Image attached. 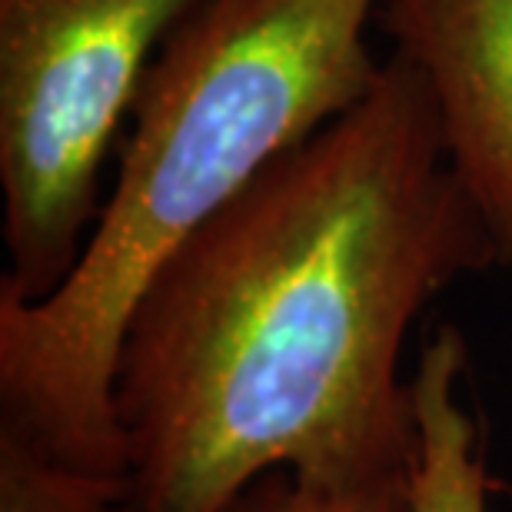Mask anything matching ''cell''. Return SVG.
Returning <instances> with one entry per match:
<instances>
[{
  "mask_svg": "<svg viewBox=\"0 0 512 512\" xmlns=\"http://www.w3.org/2000/svg\"><path fill=\"white\" fill-rule=\"evenodd\" d=\"M493 266L426 80L389 54L360 104L263 170L140 296L114 366L130 512H227L270 473L409 466L406 336Z\"/></svg>",
  "mask_w": 512,
  "mask_h": 512,
  "instance_id": "1",
  "label": "cell"
},
{
  "mask_svg": "<svg viewBox=\"0 0 512 512\" xmlns=\"http://www.w3.org/2000/svg\"><path fill=\"white\" fill-rule=\"evenodd\" d=\"M376 10L380 0H203L183 20L140 90L74 270L37 303L0 293V426L124 476L114 366L140 296L263 170L376 87Z\"/></svg>",
  "mask_w": 512,
  "mask_h": 512,
  "instance_id": "2",
  "label": "cell"
},
{
  "mask_svg": "<svg viewBox=\"0 0 512 512\" xmlns=\"http://www.w3.org/2000/svg\"><path fill=\"white\" fill-rule=\"evenodd\" d=\"M203 0H0V293L37 303L84 253L104 167L163 44Z\"/></svg>",
  "mask_w": 512,
  "mask_h": 512,
  "instance_id": "3",
  "label": "cell"
},
{
  "mask_svg": "<svg viewBox=\"0 0 512 512\" xmlns=\"http://www.w3.org/2000/svg\"><path fill=\"white\" fill-rule=\"evenodd\" d=\"M376 27L423 74L449 167L512 266V0H380Z\"/></svg>",
  "mask_w": 512,
  "mask_h": 512,
  "instance_id": "4",
  "label": "cell"
},
{
  "mask_svg": "<svg viewBox=\"0 0 512 512\" xmlns=\"http://www.w3.org/2000/svg\"><path fill=\"white\" fill-rule=\"evenodd\" d=\"M466 346L443 326L423 346L413 376L416 446L409 463L416 512H486L489 479L476 419L463 393Z\"/></svg>",
  "mask_w": 512,
  "mask_h": 512,
  "instance_id": "5",
  "label": "cell"
},
{
  "mask_svg": "<svg viewBox=\"0 0 512 512\" xmlns=\"http://www.w3.org/2000/svg\"><path fill=\"white\" fill-rule=\"evenodd\" d=\"M0 512H130L127 479L64 463L0 426Z\"/></svg>",
  "mask_w": 512,
  "mask_h": 512,
  "instance_id": "6",
  "label": "cell"
},
{
  "mask_svg": "<svg viewBox=\"0 0 512 512\" xmlns=\"http://www.w3.org/2000/svg\"><path fill=\"white\" fill-rule=\"evenodd\" d=\"M227 512H416L409 466L360 476L270 473Z\"/></svg>",
  "mask_w": 512,
  "mask_h": 512,
  "instance_id": "7",
  "label": "cell"
}]
</instances>
